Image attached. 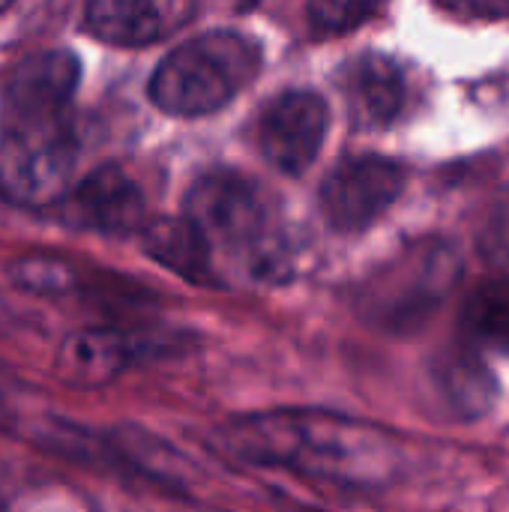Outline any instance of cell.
Wrapping results in <instances>:
<instances>
[{"label":"cell","mask_w":509,"mask_h":512,"mask_svg":"<svg viewBox=\"0 0 509 512\" xmlns=\"http://www.w3.org/2000/svg\"><path fill=\"white\" fill-rule=\"evenodd\" d=\"M144 195L120 165H102L87 174L63 201V219L99 234H132L144 228Z\"/></svg>","instance_id":"30bf717a"},{"label":"cell","mask_w":509,"mask_h":512,"mask_svg":"<svg viewBox=\"0 0 509 512\" xmlns=\"http://www.w3.org/2000/svg\"><path fill=\"white\" fill-rule=\"evenodd\" d=\"M258 45L231 30L201 33L174 48L150 78V99L174 117L219 111L258 72Z\"/></svg>","instance_id":"3957f363"},{"label":"cell","mask_w":509,"mask_h":512,"mask_svg":"<svg viewBox=\"0 0 509 512\" xmlns=\"http://www.w3.org/2000/svg\"><path fill=\"white\" fill-rule=\"evenodd\" d=\"M186 219L210 246L237 252L258 279H279L291 270V252L276 228L267 192L237 171L198 177L186 195Z\"/></svg>","instance_id":"7a4b0ae2"},{"label":"cell","mask_w":509,"mask_h":512,"mask_svg":"<svg viewBox=\"0 0 509 512\" xmlns=\"http://www.w3.org/2000/svg\"><path fill=\"white\" fill-rule=\"evenodd\" d=\"M465 18H509V0H441Z\"/></svg>","instance_id":"d6986e66"},{"label":"cell","mask_w":509,"mask_h":512,"mask_svg":"<svg viewBox=\"0 0 509 512\" xmlns=\"http://www.w3.org/2000/svg\"><path fill=\"white\" fill-rule=\"evenodd\" d=\"M78 144L63 120L3 126L0 198L15 207H48L69 189Z\"/></svg>","instance_id":"5b68a950"},{"label":"cell","mask_w":509,"mask_h":512,"mask_svg":"<svg viewBox=\"0 0 509 512\" xmlns=\"http://www.w3.org/2000/svg\"><path fill=\"white\" fill-rule=\"evenodd\" d=\"M456 279L459 261L453 249L441 243L414 246L363 285L357 306L369 324L393 333H408L426 324V318L453 291Z\"/></svg>","instance_id":"277c9868"},{"label":"cell","mask_w":509,"mask_h":512,"mask_svg":"<svg viewBox=\"0 0 509 512\" xmlns=\"http://www.w3.org/2000/svg\"><path fill=\"white\" fill-rule=\"evenodd\" d=\"M195 0H87V27L96 39L138 48L180 30Z\"/></svg>","instance_id":"8fae6325"},{"label":"cell","mask_w":509,"mask_h":512,"mask_svg":"<svg viewBox=\"0 0 509 512\" xmlns=\"http://www.w3.org/2000/svg\"><path fill=\"white\" fill-rule=\"evenodd\" d=\"M219 447L246 465L285 468L342 489H384L402 471V453L390 435L315 411L240 417L219 432Z\"/></svg>","instance_id":"6da1fadb"},{"label":"cell","mask_w":509,"mask_h":512,"mask_svg":"<svg viewBox=\"0 0 509 512\" xmlns=\"http://www.w3.org/2000/svg\"><path fill=\"white\" fill-rule=\"evenodd\" d=\"M150 339L114 327H84L69 333L54 354V375L78 390H96L117 381L147 351Z\"/></svg>","instance_id":"9c48e42d"},{"label":"cell","mask_w":509,"mask_h":512,"mask_svg":"<svg viewBox=\"0 0 509 512\" xmlns=\"http://www.w3.org/2000/svg\"><path fill=\"white\" fill-rule=\"evenodd\" d=\"M330 111L312 90L279 93L258 120V147L264 159L282 174H303L327 138Z\"/></svg>","instance_id":"52a82bcc"},{"label":"cell","mask_w":509,"mask_h":512,"mask_svg":"<svg viewBox=\"0 0 509 512\" xmlns=\"http://www.w3.org/2000/svg\"><path fill=\"white\" fill-rule=\"evenodd\" d=\"M480 252L492 264H509V186L492 201L480 228Z\"/></svg>","instance_id":"ac0fdd59"},{"label":"cell","mask_w":509,"mask_h":512,"mask_svg":"<svg viewBox=\"0 0 509 512\" xmlns=\"http://www.w3.org/2000/svg\"><path fill=\"white\" fill-rule=\"evenodd\" d=\"M435 378H438L441 396L459 414H480L489 408V402L495 396V381H492L483 357L471 345L444 357L438 363Z\"/></svg>","instance_id":"5bb4252c"},{"label":"cell","mask_w":509,"mask_h":512,"mask_svg":"<svg viewBox=\"0 0 509 512\" xmlns=\"http://www.w3.org/2000/svg\"><path fill=\"white\" fill-rule=\"evenodd\" d=\"M462 330L474 351H509V282H489L468 297Z\"/></svg>","instance_id":"9a60e30c"},{"label":"cell","mask_w":509,"mask_h":512,"mask_svg":"<svg viewBox=\"0 0 509 512\" xmlns=\"http://www.w3.org/2000/svg\"><path fill=\"white\" fill-rule=\"evenodd\" d=\"M405 189V168L387 156L342 159L321 183V213L336 231H363Z\"/></svg>","instance_id":"8992f818"},{"label":"cell","mask_w":509,"mask_h":512,"mask_svg":"<svg viewBox=\"0 0 509 512\" xmlns=\"http://www.w3.org/2000/svg\"><path fill=\"white\" fill-rule=\"evenodd\" d=\"M387 0H309V21L318 33L336 36L369 21Z\"/></svg>","instance_id":"e0dca14e"},{"label":"cell","mask_w":509,"mask_h":512,"mask_svg":"<svg viewBox=\"0 0 509 512\" xmlns=\"http://www.w3.org/2000/svg\"><path fill=\"white\" fill-rule=\"evenodd\" d=\"M9 279L36 297H60L75 288V270L66 258L48 255V252H33L21 255L9 264Z\"/></svg>","instance_id":"2e32d148"},{"label":"cell","mask_w":509,"mask_h":512,"mask_svg":"<svg viewBox=\"0 0 509 512\" xmlns=\"http://www.w3.org/2000/svg\"><path fill=\"white\" fill-rule=\"evenodd\" d=\"M81 78V63L72 51L54 48L27 57L15 66L6 90L0 123L21 126V123H48L63 120L72 102V93Z\"/></svg>","instance_id":"ba28073f"},{"label":"cell","mask_w":509,"mask_h":512,"mask_svg":"<svg viewBox=\"0 0 509 512\" xmlns=\"http://www.w3.org/2000/svg\"><path fill=\"white\" fill-rule=\"evenodd\" d=\"M12 3H15V0H0V12H3V9H9Z\"/></svg>","instance_id":"ffe728a7"},{"label":"cell","mask_w":509,"mask_h":512,"mask_svg":"<svg viewBox=\"0 0 509 512\" xmlns=\"http://www.w3.org/2000/svg\"><path fill=\"white\" fill-rule=\"evenodd\" d=\"M351 114L363 126H387L405 105V75L384 54H363L345 69Z\"/></svg>","instance_id":"7c38bea8"},{"label":"cell","mask_w":509,"mask_h":512,"mask_svg":"<svg viewBox=\"0 0 509 512\" xmlns=\"http://www.w3.org/2000/svg\"><path fill=\"white\" fill-rule=\"evenodd\" d=\"M144 252L168 267L171 273L189 282H210V240L183 216V219H153L141 228Z\"/></svg>","instance_id":"4fadbf2b"}]
</instances>
